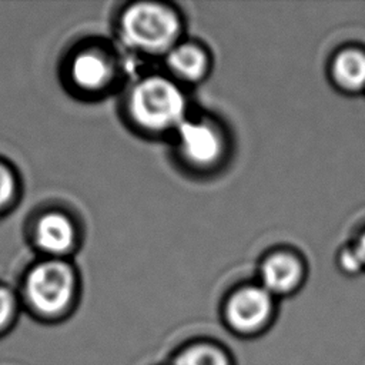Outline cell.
Masks as SVG:
<instances>
[{"label": "cell", "mask_w": 365, "mask_h": 365, "mask_svg": "<svg viewBox=\"0 0 365 365\" xmlns=\"http://www.w3.org/2000/svg\"><path fill=\"white\" fill-rule=\"evenodd\" d=\"M341 264L348 269V271H356L364 265V261L356 251V248H349L345 250L341 255Z\"/></svg>", "instance_id": "obj_14"}, {"label": "cell", "mask_w": 365, "mask_h": 365, "mask_svg": "<svg viewBox=\"0 0 365 365\" xmlns=\"http://www.w3.org/2000/svg\"><path fill=\"white\" fill-rule=\"evenodd\" d=\"M173 365H231L227 354L210 344H195L178 352Z\"/></svg>", "instance_id": "obj_11"}, {"label": "cell", "mask_w": 365, "mask_h": 365, "mask_svg": "<svg viewBox=\"0 0 365 365\" xmlns=\"http://www.w3.org/2000/svg\"><path fill=\"white\" fill-rule=\"evenodd\" d=\"M335 80L348 90L365 87V53L345 50L334 61Z\"/></svg>", "instance_id": "obj_9"}, {"label": "cell", "mask_w": 365, "mask_h": 365, "mask_svg": "<svg viewBox=\"0 0 365 365\" xmlns=\"http://www.w3.org/2000/svg\"><path fill=\"white\" fill-rule=\"evenodd\" d=\"M74 274L61 261H46L36 265L26 279L30 304L41 314L54 315L63 311L73 298Z\"/></svg>", "instance_id": "obj_3"}, {"label": "cell", "mask_w": 365, "mask_h": 365, "mask_svg": "<svg viewBox=\"0 0 365 365\" xmlns=\"http://www.w3.org/2000/svg\"><path fill=\"white\" fill-rule=\"evenodd\" d=\"M16 304L13 294L7 289L0 287V331H3L14 317Z\"/></svg>", "instance_id": "obj_12"}, {"label": "cell", "mask_w": 365, "mask_h": 365, "mask_svg": "<svg viewBox=\"0 0 365 365\" xmlns=\"http://www.w3.org/2000/svg\"><path fill=\"white\" fill-rule=\"evenodd\" d=\"M74 227L71 221L58 212L43 215L36 225V242L48 254H63L74 244Z\"/></svg>", "instance_id": "obj_7"}, {"label": "cell", "mask_w": 365, "mask_h": 365, "mask_svg": "<svg viewBox=\"0 0 365 365\" xmlns=\"http://www.w3.org/2000/svg\"><path fill=\"white\" fill-rule=\"evenodd\" d=\"M302 268L299 261L285 252L274 254L261 267L262 288L272 294H285L299 282Z\"/></svg>", "instance_id": "obj_6"}, {"label": "cell", "mask_w": 365, "mask_h": 365, "mask_svg": "<svg viewBox=\"0 0 365 365\" xmlns=\"http://www.w3.org/2000/svg\"><path fill=\"white\" fill-rule=\"evenodd\" d=\"M168 64L180 77L197 80L207 70V56L194 44H181L168 54Z\"/></svg>", "instance_id": "obj_10"}, {"label": "cell", "mask_w": 365, "mask_h": 365, "mask_svg": "<svg viewBox=\"0 0 365 365\" xmlns=\"http://www.w3.org/2000/svg\"><path fill=\"white\" fill-rule=\"evenodd\" d=\"M14 178L11 173L0 165V208H3L13 197L14 192Z\"/></svg>", "instance_id": "obj_13"}, {"label": "cell", "mask_w": 365, "mask_h": 365, "mask_svg": "<svg viewBox=\"0 0 365 365\" xmlns=\"http://www.w3.org/2000/svg\"><path fill=\"white\" fill-rule=\"evenodd\" d=\"M130 111L140 125L150 130L178 127L185 120V98L174 83L148 77L131 91Z\"/></svg>", "instance_id": "obj_1"}, {"label": "cell", "mask_w": 365, "mask_h": 365, "mask_svg": "<svg viewBox=\"0 0 365 365\" xmlns=\"http://www.w3.org/2000/svg\"><path fill=\"white\" fill-rule=\"evenodd\" d=\"M121 31L131 46L160 51L175 40L178 20L171 10L160 4L137 3L123 14Z\"/></svg>", "instance_id": "obj_2"}, {"label": "cell", "mask_w": 365, "mask_h": 365, "mask_svg": "<svg viewBox=\"0 0 365 365\" xmlns=\"http://www.w3.org/2000/svg\"><path fill=\"white\" fill-rule=\"evenodd\" d=\"M272 312V295L262 287H248L235 292L225 308L230 327L242 334L261 329Z\"/></svg>", "instance_id": "obj_4"}, {"label": "cell", "mask_w": 365, "mask_h": 365, "mask_svg": "<svg viewBox=\"0 0 365 365\" xmlns=\"http://www.w3.org/2000/svg\"><path fill=\"white\" fill-rule=\"evenodd\" d=\"M178 141L184 157L198 165L214 163L221 154L218 131L204 121L184 120L178 127Z\"/></svg>", "instance_id": "obj_5"}, {"label": "cell", "mask_w": 365, "mask_h": 365, "mask_svg": "<svg viewBox=\"0 0 365 365\" xmlns=\"http://www.w3.org/2000/svg\"><path fill=\"white\" fill-rule=\"evenodd\" d=\"M356 251L359 252V255H361V258H362V261H364V264H365V232L362 234V237L359 238V241H358V244H356Z\"/></svg>", "instance_id": "obj_15"}, {"label": "cell", "mask_w": 365, "mask_h": 365, "mask_svg": "<svg viewBox=\"0 0 365 365\" xmlns=\"http://www.w3.org/2000/svg\"><path fill=\"white\" fill-rule=\"evenodd\" d=\"M111 77L110 63L96 51H84L71 63V78L83 90H98Z\"/></svg>", "instance_id": "obj_8"}]
</instances>
